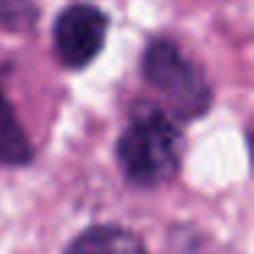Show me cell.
Listing matches in <instances>:
<instances>
[{
  "label": "cell",
  "instance_id": "1",
  "mask_svg": "<svg viewBox=\"0 0 254 254\" xmlns=\"http://www.w3.org/2000/svg\"><path fill=\"white\" fill-rule=\"evenodd\" d=\"M123 178L137 189H159L181 172L183 131L159 104H137L115 145Z\"/></svg>",
  "mask_w": 254,
  "mask_h": 254
},
{
  "label": "cell",
  "instance_id": "2",
  "mask_svg": "<svg viewBox=\"0 0 254 254\" xmlns=\"http://www.w3.org/2000/svg\"><path fill=\"white\" fill-rule=\"evenodd\" d=\"M142 79L156 90L167 115L175 123H189L210 110L213 90L205 71L172 39H153L139 61Z\"/></svg>",
  "mask_w": 254,
  "mask_h": 254
},
{
  "label": "cell",
  "instance_id": "3",
  "mask_svg": "<svg viewBox=\"0 0 254 254\" xmlns=\"http://www.w3.org/2000/svg\"><path fill=\"white\" fill-rule=\"evenodd\" d=\"M110 17L90 3H74L52 25V52L63 68H85L104 50Z\"/></svg>",
  "mask_w": 254,
  "mask_h": 254
},
{
  "label": "cell",
  "instance_id": "4",
  "mask_svg": "<svg viewBox=\"0 0 254 254\" xmlns=\"http://www.w3.org/2000/svg\"><path fill=\"white\" fill-rule=\"evenodd\" d=\"M63 254H148V249L137 232L118 224H101L77 235Z\"/></svg>",
  "mask_w": 254,
  "mask_h": 254
},
{
  "label": "cell",
  "instance_id": "5",
  "mask_svg": "<svg viewBox=\"0 0 254 254\" xmlns=\"http://www.w3.org/2000/svg\"><path fill=\"white\" fill-rule=\"evenodd\" d=\"M30 161H33V145H30L17 112L0 88V164L28 167Z\"/></svg>",
  "mask_w": 254,
  "mask_h": 254
},
{
  "label": "cell",
  "instance_id": "6",
  "mask_svg": "<svg viewBox=\"0 0 254 254\" xmlns=\"http://www.w3.org/2000/svg\"><path fill=\"white\" fill-rule=\"evenodd\" d=\"M39 19V6L33 0H0V28L28 33Z\"/></svg>",
  "mask_w": 254,
  "mask_h": 254
}]
</instances>
